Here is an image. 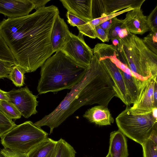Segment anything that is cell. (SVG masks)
<instances>
[{"mask_svg":"<svg viewBox=\"0 0 157 157\" xmlns=\"http://www.w3.org/2000/svg\"><path fill=\"white\" fill-rule=\"evenodd\" d=\"M59 12L52 5L28 15L4 19L0 32L17 65L26 73L36 71L52 54L51 35Z\"/></svg>","mask_w":157,"mask_h":157,"instance_id":"1","label":"cell"},{"mask_svg":"<svg viewBox=\"0 0 157 157\" xmlns=\"http://www.w3.org/2000/svg\"><path fill=\"white\" fill-rule=\"evenodd\" d=\"M114 94L113 84L109 74L92 59L82 80L71 89L52 112L34 124L39 127L48 126L50 134L54 128L83 105L97 104L107 107Z\"/></svg>","mask_w":157,"mask_h":157,"instance_id":"2","label":"cell"},{"mask_svg":"<svg viewBox=\"0 0 157 157\" xmlns=\"http://www.w3.org/2000/svg\"><path fill=\"white\" fill-rule=\"evenodd\" d=\"M88 67L71 59L61 50L41 66L37 90L39 94L71 89L84 78Z\"/></svg>","mask_w":157,"mask_h":157,"instance_id":"3","label":"cell"},{"mask_svg":"<svg viewBox=\"0 0 157 157\" xmlns=\"http://www.w3.org/2000/svg\"><path fill=\"white\" fill-rule=\"evenodd\" d=\"M117 40L114 46L117 57L135 77L144 80L151 76H157V55L146 46L142 39L129 33Z\"/></svg>","mask_w":157,"mask_h":157,"instance_id":"4","label":"cell"},{"mask_svg":"<svg viewBox=\"0 0 157 157\" xmlns=\"http://www.w3.org/2000/svg\"><path fill=\"white\" fill-rule=\"evenodd\" d=\"M157 119L151 112L135 113L127 106L116 118L119 130L125 136L142 145L149 139L154 129L157 127Z\"/></svg>","mask_w":157,"mask_h":157,"instance_id":"5","label":"cell"},{"mask_svg":"<svg viewBox=\"0 0 157 157\" xmlns=\"http://www.w3.org/2000/svg\"><path fill=\"white\" fill-rule=\"evenodd\" d=\"M48 134L30 121L16 125L1 137L4 147L27 154L47 137Z\"/></svg>","mask_w":157,"mask_h":157,"instance_id":"6","label":"cell"},{"mask_svg":"<svg viewBox=\"0 0 157 157\" xmlns=\"http://www.w3.org/2000/svg\"><path fill=\"white\" fill-rule=\"evenodd\" d=\"M61 50L77 63L87 67L93 56L92 49L85 43L83 35L79 32L76 36L69 31Z\"/></svg>","mask_w":157,"mask_h":157,"instance_id":"7","label":"cell"},{"mask_svg":"<svg viewBox=\"0 0 157 157\" xmlns=\"http://www.w3.org/2000/svg\"><path fill=\"white\" fill-rule=\"evenodd\" d=\"M157 76H151L144 80L136 101L130 107L131 111L135 113H151L157 108Z\"/></svg>","mask_w":157,"mask_h":157,"instance_id":"8","label":"cell"},{"mask_svg":"<svg viewBox=\"0 0 157 157\" xmlns=\"http://www.w3.org/2000/svg\"><path fill=\"white\" fill-rule=\"evenodd\" d=\"M7 96L8 101L25 118H27L37 113L38 96L33 95L27 86L17 90L13 89L7 92Z\"/></svg>","mask_w":157,"mask_h":157,"instance_id":"9","label":"cell"},{"mask_svg":"<svg viewBox=\"0 0 157 157\" xmlns=\"http://www.w3.org/2000/svg\"><path fill=\"white\" fill-rule=\"evenodd\" d=\"M145 0H92L93 19L129 7H141Z\"/></svg>","mask_w":157,"mask_h":157,"instance_id":"10","label":"cell"},{"mask_svg":"<svg viewBox=\"0 0 157 157\" xmlns=\"http://www.w3.org/2000/svg\"><path fill=\"white\" fill-rule=\"evenodd\" d=\"M35 7L33 0H0V13L9 18L28 15Z\"/></svg>","mask_w":157,"mask_h":157,"instance_id":"11","label":"cell"},{"mask_svg":"<svg viewBox=\"0 0 157 157\" xmlns=\"http://www.w3.org/2000/svg\"><path fill=\"white\" fill-rule=\"evenodd\" d=\"M103 65L111 78L116 88L117 98L127 106L131 104L120 69L110 59L99 60Z\"/></svg>","mask_w":157,"mask_h":157,"instance_id":"12","label":"cell"},{"mask_svg":"<svg viewBox=\"0 0 157 157\" xmlns=\"http://www.w3.org/2000/svg\"><path fill=\"white\" fill-rule=\"evenodd\" d=\"M124 19L126 28L131 33L142 35L149 30L147 19L141 7L136 8L127 12Z\"/></svg>","mask_w":157,"mask_h":157,"instance_id":"13","label":"cell"},{"mask_svg":"<svg viewBox=\"0 0 157 157\" xmlns=\"http://www.w3.org/2000/svg\"><path fill=\"white\" fill-rule=\"evenodd\" d=\"M60 1L68 12L88 21L93 19L92 0H60Z\"/></svg>","mask_w":157,"mask_h":157,"instance_id":"14","label":"cell"},{"mask_svg":"<svg viewBox=\"0 0 157 157\" xmlns=\"http://www.w3.org/2000/svg\"><path fill=\"white\" fill-rule=\"evenodd\" d=\"M69 31L63 19L59 14L54 21L51 35V41L54 53L61 50L63 47Z\"/></svg>","mask_w":157,"mask_h":157,"instance_id":"15","label":"cell"},{"mask_svg":"<svg viewBox=\"0 0 157 157\" xmlns=\"http://www.w3.org/2000/svg\"><path fill=\"white\" fill-rule=\"evenodd\" d=\"M83 117L90 122L101 126L110 125L114 121L108 107L101 105L95 106L88 109Z\"/></svg>","mask_w":157,"mask_h":157,"instance_id":"16","label":"cell"},{"mask_svg":"<svg viewBox=\"0 0 157 157\" xmlns=\"http://www.w3.org/2000/svg\"><path fill=\"white\" fill-rule=\"evenodd\" d=\"M111 157H128V153L127 140L119 130L110 134L108 152Z\"/></svg>","mask_w":157,"mask_h":157,"instance_id":"17","label":"cell"},{"mask_svg":"<svg viewBox=\"0 0 157 157\" xmlns=\"http://www.w3.org/2000/svg\"><path fill=\"white\" fill-rule=\"evenodd\" d=\"M130 103H135L138 98L143 80L120 69Z\"/></svg>","mask_w":157,"mask_h":157,"instance_id":"18","label":"cell"},{"mask_svg":"<svg viewBox=\"0 0 157 157\" xmlns=\"http://www.w3.org/2000/svg\"><path fill=\"white\" fill-rule=\"evenodd\" d=\"M57 141L47 137L27 154V157H55Z\"/></svg>","mask_w":157,"mask_h":157,"instance_id":"19","label":"cell"},{"mask_svg":"<svg viewBox=\"0 0 157 157\" xmlns=\"http://www.w3.org/2000/svg\"><path fill=\"white\" fill-rule=\"evenodd\" d=\"M105 31L109 40H117L130 33L126 28L124 19H120L116 17L111 19L109 27Z\"/></svg>","mask_w":157,"mask_h":157,"instance_id":"20","label":"cell"},{"mask_svg":"<svg viewBox=\"0 0 157 157\" xmlns=\"http://www.w3.org/2000/svg\"><path fill=\"white\" fill-rule=\"evenodd\" d=\"M66 16L68 23L71 26H76L79 33L91 38H96L94 30L91 28L89 21L83 20L68 11Z\"/></svg>","mask_w":157,"mask_h":157,"instance_id":"21","label":"cell"},{"mask_svg":"<svg viewBox=\"0 0 157 157\" xmlns=\"http://www.w3.org/2000/svg\"><path fill=\"white\" fill-rule=\"evenodd\" d=\"M93 55L101 60L109 58L117 54V49L112 44L104 43H98L92 49Z\"/></svg>","mask_w":157,"mask_h":157,"instance_id":"22","label":"cell"},{"mask_svg":"<svg viewBox=\"0 0 157 157\" xmlns=\"http://www.w3.org/2000/svg\"><path fill=\"white\" fill-rule=\"evenodd\" d=\"M76 153L73 147L63 139L57 141L55 157H75Z\"/></svg>","mask_w":157,"mask_h":157,"instance_id":"23","label":"cell"},{"mask_svg":"<svg viewBox=\"0 0 157 157\" xmlns=\"http://www.w3.org/2000/svg\"><path fill=\"white\" fill-rule=\"evenodd\" d=\"M26 73L25 70L20 66L14 65L7 78L11 80L16 86L21 87L24 84V75Z\"/></svg>","mask_w":157,"mask_h":157,"instance_id":"24","label":"cell"},{"mask_svg":"<svg viewBox=\"0 0 157 157\" xmlns=\"http://www.w3.org/2000/svg\"><path fill=\"white\" fill-rule=\"evenodd\" d=\"M0 109L10 119L20 118L21 116L17 108L8 101L0 100Z\"/></svg>","mask_w":157,"mask_h":157,"instance_id":"25","label":"cell"},{"mask_svg":"<svg viewBox=\"0 0 157 157\" xmlns=\"http://www.w3.org/2000/svg\"><path fill=\"white\" fill-rule=\"evenodd\" d=\"M0 60L10 62L15 65L17 64V61L0 32Z\"/></svg>","mask_w":157,"mask_h":157,"instance_id":"26","label":"cell"},{"mask_svg":"<svg viewBox=\"0 0 157 157\" xmlns=\"http://www.w3.org/2000/svg\"><path fill=\"white\" fill-rule=\"evenodd\" d=\"M16 125L0 109V137H2Z\"/></svg>","mask_w":157,"mask_h":157,"instance_id":"27","label":"cell"},{"mask_svg":"<svg viewBox=\"0 0 157 157\" xmlns=\"http://www.w3.org/2000/svg\"><path fill=\"white\" fill-rule=\"evenodd\" d=\"M134 8L131 7L127 8L114 13L94 19L92 21H89V23L91 28L94 30V28L97 26L110 20L122 13L132 10Z\"/></svg>","mask_w":157,"mask_h":157,"instance_id":"28","label":"cell"},{"mask_svg":"<svg viewBox=\"0 0 157 157\" xmlns=\"http://www.w3.org/2000/svg\"><path fill=\"white\" fill-rule=\"evenodd\" d=\"M143 157H157V144L148 139L142 145Z\"/></svg>","mask_w":157,"mask_h":157,"instance_id":"29","label":"cell"},{"mask_svg":"<svg viewBox=\"0 0 157 157\" xmlns=\"http://www.w3.org/2000/svg\"><path fill=\"white\" fill-rule=\"evenodd\" d=\"M143 41L150 51L157 55V33L151 32L144 38Z\"/></svg>","mask_w":157,"mask_h":157,"instance_id":"30","label":"cell"},{"mask_svg":"<svg viewBox=\"0 0 157 157\" xmlns=\"http://www.w3.org/2000/svg\"><path fill=\"white\" fill-rule=\"evenodd\" d=\"M147 21L149 30L157 33V5L147 17Z\"/></svg>","mask_w":157,"mask_h":157,"instance_id":"31","label":"cell"},{"mask_svg":"<svg viewBox=\"0 0 157 157\" xmlns=\"http://www.w3.org/2000/svg\"><path fill=\"white\" fill-rule=\"evenodd\" d=\"M14 65H16L0 60V79L7 78L12 67Z\"/></svg>","mask_w":157,"mask_h":157,"instance_id":"32","label":"cell"},{"mask_svg":"<svg viewBox=\"0 0 157 157\" xmlns=\"http://www.w3.org/2000/svg\"><path fill=\"white\" fill-rule=\"evenodd\" d=\"M0 157H27V155L4 147L0 151Z\"/></svg>","mask_w":157,"mask_h":157,"instance_id":"33","label":"cell"},{"mask_svg":"<svg viewBox=\"0 0 157 157\" xmlns=\"http://www.w3.org/2000/svg\"><path fill=\"white\" fill-rule=\"evenodd\" d=\"M94 30L96 37L98 38L103 42L109 41V40L105 30L100 25L96 27Z\"/></svg>","mask_w":157,"mask_h":157,"instance_id":"34","label":"cell"},{"mask_svg":"<svg viewBox=\"0 0 157 157\" xmlns=\"http://www.w3.org/2000/svg\"><path fill=\"white\" fill-rule=\"evenodd\" d=\"M50 0H33L36 10L45 6L46 4Z\"/></svg>","mask_w":157,"mask_h":157,"instance_id":"35","label":"cell"},{"mask_svg":"<svg viewBox=\"0 0 157 157\" xmlns=\"http://www.w3.org/2000/svg\"><path fill=\"white\" fill-rule=\"evenodd\" d=\"M149 139L152 140L155 144H157V127L154 129Z\"/></svg>","mask_w":157,"mask_h":157,"instance_id":"36","label":"cell"},{"mask_svg":"<svg viewBox=\"0 0 157 157\" xmlns=\"http://www.w3.org/2000/svg\"><path fill=\"white\" fill-rule=\"evenodd\" d=\"M7 92L4 91L0 89V100L8 101Z\"/></svg>","mask_w":157,"mask_h":157,"instance_id":"37","label":"cell"},{"mask_svg":"<svg viewBox=\"0 0 157 157\" xmlns=\"http://www.w3.org/2000/svg\"><path fill=\"white\" fill-rule=\"evenodd\" d=\"M105 157H111L110 154L108 153L107 155Z\"/></svg>","mask_w":157,"mask_h":157,"instance_id":"38","label":"cell"}]
</instances>
